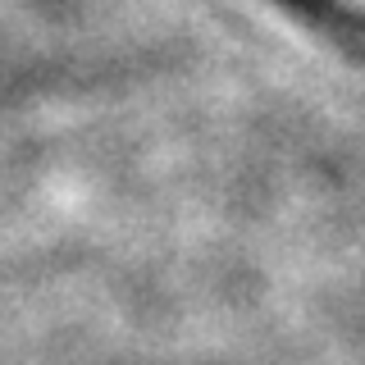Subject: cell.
<instances>
[{
	"mask_svg": "<svg viewBox=\"0 0 365 365\" xmlns=\"http://www.w3.org/2000/svg\"><path fill=\"white\" fill-rule=\"evenodd\" d=\"M288 5L297 19H306L315 32H324L329 41H338L342 51H351L356 60H365V14L351 9L347 0H279Z\"/></svg>",
	"mask_w": 365,
	"mask_h": 365,
	"instance_id": "obj_1",
	"label": "cell"
}]
</instances>
